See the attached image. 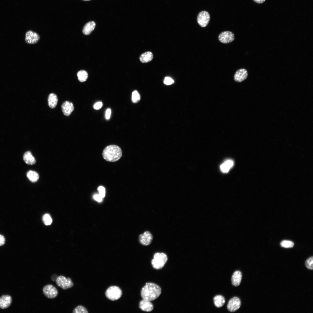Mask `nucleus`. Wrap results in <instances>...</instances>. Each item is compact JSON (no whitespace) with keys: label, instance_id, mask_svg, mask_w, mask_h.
Wrapping results in <instances>:
<instances>
[{"label":"nucleus","instance_id":"1","mask_svg":"<svg viewBox=\"0 0 313 313\" xmlns=\"http://www.w3.org/2000/svg\"><path fill=\"white\" fill-rule=\"evenodd\" d=\"M161 289L157 285L147 283L142 288L141 296L143 299L151 301L157 298L161 293Z\"/></svg>","mask_w":313,"mask_h":313},{"label":"nucleus","instance_id":"2","mask_svg":"<svg viewBox=\"0 0 313 313\" xmlns=\"http://www.w3.org/2000/svg\"><path fill=\"white\" fill-rule=\"evenodd\" d=\"M121 149L118 146L112 145H108L103 150L102 156L106 161L115 162L119 160L122 156Z\"/></svg>","mask_w":313,"mask_h":313},{"label":"nucleus","instance_id":"3","mask_svg":"<svg viewBox=\"0 0 313 313\" xmlns=\"http://www.w3.org/2000/svg\"><path fill=\"white\" fill-rule=\"evenodd\" d=\"M167 255L164 253L156 252L153 256L151 264L153 268L156 270L162 269L168 261Z\"/></svg>","mask_w":313,"mask_h":313},{"label":"nucleus","instance_id":"4","mask_svg":"<svg viewBox=\"0 0 313 313\" xmlns=\"http://www.w3.org/2000/svg\"><path fill=\"white\" fill-rule=\"evenodd\" d=\"M122 294L121 289L119 287L112 286L109 287L106 291L105 294L108 299L112 301L119 299Z\"/></svg>","mask_w":313,"mask_h":313},{"label":"nucleus","instance_id":"5","mask_svg":"<svg viewBox=\"0 0 313 313\" xmlns=\"http://www.w3.org/2000/svg\"><path fill=\"white\" fill-rule=\"evenodd\" d=\"M56 282L57 285L64 290L70 288L74 285V283L70 278H66L62 275L57 277Z\"/></svg>","mask_w":313,"mask_h":313},{"label":"nucleus","instance_id":"6","mask_svg":"<svg viewBox=\"0 0 313 313\" xmlns=\"http://www.w3.org/2000/svg\"><path fill=\"white\" fill-rule=\"evenodd\" d=\"M43 292L46 297L50 299L55 298L58 294L57 288L51 284H48L44 286L43 289Z\"/></svg>","mask_w":313,"mask_h":313},{"label":"nucleus","instance_id":"7","mask_svg":"<svg viewBox=\"0 0 313 313\" xmlns=\"http://www.w3.org/2000/svg\"><path fill=\"white\" fill-rule=\"evenodd\" d=\"M197 20L198 23L201 27H205L210 21V15L209 13L206 11H202L198 14Z\"/></svg>","mask_w":313,"mask_h":313},{"label":"nucleus","instance_id":"8","mask_svg":"<svg viewBox=\"0 0 313 313\" xmlns=\"http://www.w3.org/2000/svg\"><path fill=\"white\" fill-rule=\"evenodd\" d=\"M219 41L223 43H228L233 41L234 39V34L230 31L221 32L218 37Z\"/></svg>","mask_w":313,"mask_h":313},{"label":"nucleus","instance_id":"9","mask_svg":"<svg viewBox=\"0 0 313 313\" xmlns=\"http://www.w3.org/2000/svg\"><path fill=\"white\" fill-rule=\"evenodd\" d=\"M241 305L240 299L238 297H234L231 298L228 301L227 308L230 312H234L240 308Z\"/></svg>","mask_w":313,"mask_h":313},{"label":"nucleus","instance_id":"10","mask_svg":"<svg viewBox=\"0 0 313 313\" xmlns=\"http://www.w3.org/2000/svg\"><path fill=\"white\" fill-rule=\"evenodd\" d=\"M153 240V236L151 233L149 231L145 232L140 234L139 236V240L141 245L147 246L150 244Z\"/></svg>","mask_w":313,"mask_h":313},{"label":"nucleus","instance_id":"11","mask_svg":"<svg viewBox=\"0 0 313 313\" xmlns=\"http://www.w3.org/2000/svg\"><path fill=\"white\" fill-rule=\"evenodd\" d=\"M40 39L39 35L37 33L32 30L27 31L25 35V40L28 44H34L39 41Z\"/></svg>","mask_w":313,"mask_h":313},{"label":"nucleus","instance_id":"12","mask_svg":"<svg viewBox=\"0 0 313 313\" xmlns=\"http://www.w3.org/2000/svg\"><path fill=\"white\" fill-rule=\"evenodd\" d=\"M248 75L247 71L245 69L241 68L238 70L234 75V80L238 82H241L245 79Z\"/></svg>","mask_w":313,"mask_h":313},{"label":"nucleus","instance_id":"13","mask_svg":"<svg viewBox=\"0 0 313 313\" xmlns=\"http://www.w3.org/2000/svg\"><path fill=\"white\" fill-rule=\"evenodd\" d=\"M61 109L63 114L66 116H69L73 111L74 107L72 102L65 101L62 103Z\"/></svg>","mask_w":313,"mask_h":313},{"label":"nucleus","instance_id":"14","mask_svg":"<svg viewBox=\"0 0 313 313\" xmlns=\"http://www.w3.org/2000/svg\"><path fill=\"white\" fill-rule=\"evenodd\" d=\"M139 307L143 311L150 312L153 309V305L150 301L143 299L139 302Z\"/></svg>","mask_w":313,"mask_h":313},{"label":"nucleus","instance_id":"15","mask_svg":"<svg viewBox=\"0 0 313 313\" xmlns=\"http://www.w3.org/2000/svg\"><path fill=\"white\" fill-rule=\"evenodd\" d=\"M11 297L8 295L2 296L0 298V308L2 309L6 308L9 307L12 302Z\"/></svg>","mask_w":313,"mask_h":313},{"label":"nucleus","instance_id":"16","mask_svg":"<svg viewBox=\"0 0 313 313\" xmlns=\"http://www.w3.org/2000/svg\"><path fill=\"white\" fill-rule=\"evenodd\" d=\"M242 277L241 272L239 270L235 271L233 274L231 278L232 285L234 286H238L240 285Z\"/></svg>","mask_w":313,"mask_h":313},{"label":"nucleus","instance_id":"17","mask_svg":"<svg viewBox=\"0 0 313 313\" xmlns=\"http://www.w3.org/2000/svg\"><path fill=\"white\" fill-rule=\"evenodd\" d=\"M96 23L94 21H92L88 22L83 27V33L85 35L90 34L94 29Z\"/></svg>","mask_w":313,"mask_h":313},{"label":"nucleus","instance_id":"18","mask_svg":"<svg viewBox=\"0 0 313 313\" xmlns=\"http://www.w3.org/2000/svg\"><path fill=\"white\" fill-rule=\"evenodd\" d=\"M234 164L233 161L231 160H228L225 161L220 166L221 171L223 173H227L233 166Z\"/></svg>","mask_w":313,"mask_h":313},{"label":"nucleus","instance_id":"19","mask_svg":"<svg viewBox=\"0 0 313 313\" xmlns=\"http://www.w3.org/2000/svg\"><path fill=\"white\" fill-rule=\"evenodd\" d=\"M58 101V97L56 94L51 93L49 94L48 98V106L50 108H54L57 105Z\"/></svg>","mask_w":313,"mask_h":313},{"label":"nucleus","instance_id":"20","mask_svg":"<svg viewBox=\"0 0 313 313\" xmlns=\"http://www.w3.org/2000/svg\"><path fill=\"white\" fill-rule=\"evenodd\" d=\"M23 159L25 162L29 165H33L36 162V160L31 152L28 151L24 154Z\"/></svg>","mask_w":313,"mask_h":313},{"label":"nucleus","instance_id":"21","mask_svg":"<svg viewBox=\"0 0 313 313\" xmlns=\"http://www.w3.org/2000/svg\"><path fill=\"white\" fill-rule=\"evenodd\" d=\"M153 55L150 51H147L142 54L140 56L139 59L143 63H146L151 61L153 58Z\"/></svg>","mask_w":313,"mask_h":313},{"label":"nucleus","instance_id":"22","mask_svg":"<svg viewBox=\"0 0 313 313\" xmlns=\"http://www.w3.org/2000/svg\"><path fill=\"white\" fill-rule=\"evenodd\" d=\"M214 304L217 308L222 306L224 304L225 300L223 296L221 295H217L213 298Z\"/></svg>","mask_w":313,"mask_h":313},{"label":"nucleus","instance_id":"23","mask_svg":"<svg viewBox=\"0 0 313 313\" xmlns=\"http://www.w3.org/2000/svg\"><path fill=\"white\" fill-rule=\"evenodd\" d=\"M26 175L29 180L33 183L36 182L39 178V175L37 172L31 170L28 171Z\"/></svg>","mask_w":313,"mask_h":313},{"label":"nucleus","instance_id":"24","mask_svg":"<svg viewBox=\"0 0 313 313\" xmlns=\"http://www.w3.org/2000/svg\"><path fill=\"white\" fill-rule=\"evenodd\" d=\"M77 77L79 81L81 82H83L86 80L88 77V74L85 70H81L77 73Z\"/></svg>","mask_w":313,"mask_h":313},{"label":"nucleus","instance_id":"25","mask_svg":"<svg viewBox=\"0 0 313 313\" xmlns=\"http://www.w3.org/2000/svg\"><path fill=\"white\" fill-rule=\"evenodd\" d=\"M73 313H87L88 312L86 308L82 305H79L73 310Z\"/></svg>","mask_w":313,"mask_h":313},{"label":"nucleus","instance_id":"26","mask_svg":"<svg viewBox=\"0 0 313 313\" xmlns=\"http://www.w3.org/2000/svg\"><path fill=\"white\" fill-rule=\"evenodd\" d=\"M140 99V96L137 91H134L132 93V100L133 103H136L138 102Z\"/></svg>","mask_w":313,"mask_h":313},{"label":"nucleus","instance_id":"27","mask_svg":"<svg viewBox=\"0 0 313 313\" xmlns=\"http://www.w3.org/2000/svg\"><path fill=\"white\" fill-rule=\"evenodd\" d=\"M43 221L44 223L46 225H50L52 220L50 216L48 214H45L43 216Z\"/></svg>","mask_w":313,"mask_h":313},{"label":"nucleus","instance_id":"28","mask_svg":"<svg viewBox=\"0 0 313 313\" xmlns=\"http://www.w3.org/2000/svg\"><path fill=\"white\" fill-rule=\"evenodd\" d=\"M280 245L283 248H290L293 246L294 243L290 241L283 240L281 242Z\"/></svg>","mask_w":313,"mask_h":313},{"label":"nucleus","instance_id":"29","mask_svg":"<svg viewBox=\"0 0 313 313\" xmlns=\"http://www.w3.org/2000/svg\"><path fill=\"white\" fill-rule=\"evenodd\" d=\"M313 256L310 257L305 261V265L306 267L309 269L312 270L313 268Z\"/></svg>","mask_w":313,"mask_h":313},{"label":"nucleus","instance_id":"30","mask_svg":"<svg viewBox=\"0 0 313 313\" xmlns=\"http://www.w3.org/2000/svg\"><path fill=\"white\" fill-rule=\"evenodd\" d=\"M97 190L99 192V194L102 198H103L104 197L105 194V188L102 186H100L98 187Z\"/></svg>","mask_w":313,"mask_h":313},{"label":"nucleus","instance_id":"31","mask_svg":"<svg viewBox=\"0 0 313 313\" xmlns=\"http://www.w3.org/2000/svg\"><path fill=\"white\" fill-rule=\"evenodd\" d=\"M164 83L166 85H170L174 83V81L170 77H165L163 81Z\"/></svg>","mask_w":313,"mask_h":313},{"label":"nucleus","instance_id":"32","mask_svg":"<svg viewBox=\"0 0 313 313\" xmlns=\"http://www.w3.org/2000/svg\"><path fill=\"white\" fill-rule=\"evenodd\" d=\"M103 105L102 102L99 101L96 103L94 105V108L96 110H99L100 109Z\"/></svg>","mask_w":313,"mask_h":313},{"label":"nucleus","instance_id":"33","mask_svg":"<svg viewBox=\"0 0 313 313\" xmlns=\"http://www.w3.org/2000/svg\"><path fill=\"white\" fill-rule=\"evenodd\" d=\"M94 199L98 202H101L102 200V198L99 194H96L93 196Z\"/></svg>","mask_w":313,"mask_h":313},{"label":"nucleus","instance_id":"34","mask_svg":"<svg viewBox=\"0 0 313 313\" xmlns=\"http://www.w3.org/2000/svg\"><path fill=\"white\" fill-rule=\"evenodd\" d=\"M111 113V110L110 108L108 109L105 112V118L107 119H109L110 117Z\"/></svg>","mask_w":313,"mask_h":313},{"label":"nucleus","instance_id":"35","mask_svg":"<svg viewBox=\"0 0 313 313\" xmlns=\"http://www.w3.org/2000/svg\"><path fill=\"white\" fill-rule=\"evenodd\" d=\"M5 242V239L4 237L0 234V246H2L4 245Z\"/></svg>","mask_w":313,"mask_h":313},{"label":"nucleus","instance_id":"36","mask_svg":"<svg viewBox=\"0 0 313 313\" xmlns=\"http://www.w3.org/2000/svg\"><path fill=\"white\" fill-rule=\"evenodd\" d=\"M255 2L259 3H261L264 2L265 0H253Z\"/></svg>","mask_w":313,"mask_h":313},{"label":"nucleus","instance_id":"37","mask_svg":"<svg viewBox=\"0 0 313 313\" xmlns=\"http://www.w3.org/2000/svg\"><path fill=\"white\" fill-rule=\"evenodd\" d=\"M82 0L84 1H90V0Z\"/></svg>","mask_w":313,"mask_h":313}]
</instances>
